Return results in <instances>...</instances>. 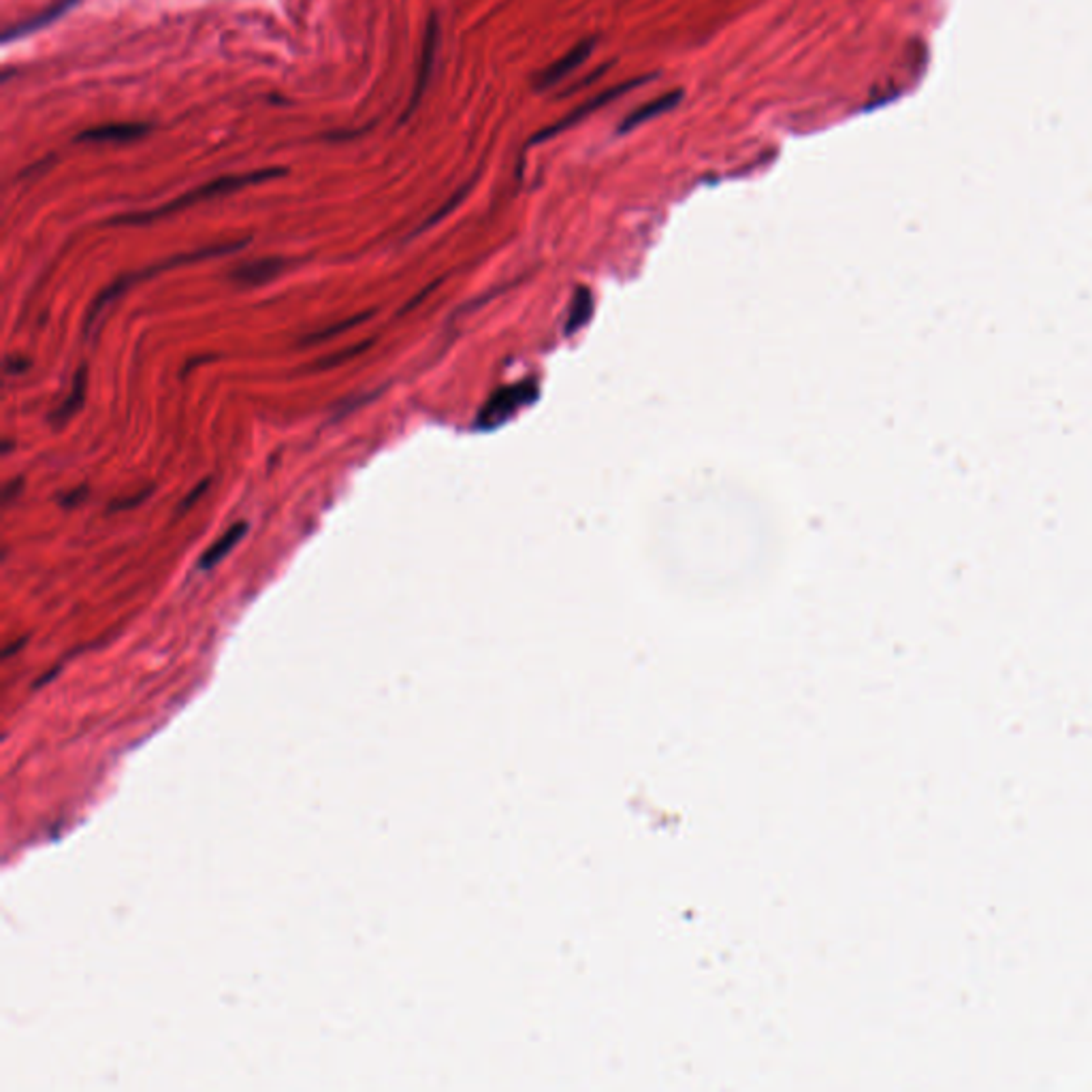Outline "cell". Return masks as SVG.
Returning <instances> with one entry per match:
<instances>
[{"label":"cell","instance_id":"obj_1","mask_svg":"<svg viewBox=\"0 0 1092 1092\" xmlns=\"http://www.w3.org/2000/svg\"><path fill=\"white\" fill-rule=\"evenodd\" d=\"M282 176H286L284 169H261V171L244 173V176L218 177V179H214V182H207V184H203L199 188H194V191L186 192V194H182V197H177V199H173L171 203H164V206H161V207L149 209V212L118 216L109 224H148V222L158 220V218L177 214V212H182V209H186V207L197 206V203H201V201H209V199H214V197H222V194L242 191V188H246V186L262 184V182H267V179H276V177H282Z\"/></svg>","mask_w":1092,"mask_h":1092},{"label":"cell","instance_id":"obj_2","mask_svg":"<svg viewBox=\"0 0 1092 1092\" xmlns=\"http://www.w3.org/2000/svg\"><path fill=\"white\" fill-rule=\"evenodd\" d=\"M649 79H651V78L631 79V81H625V84H617V86H613V88L604 90V92H600L598 96H593V99H589V101H587V103H583L581 107H576L574 111H570V114H566V116H563L561 120H557V122H553L551 126H546L545 131H540L538 135H533L532 143H542V141H546V139H553L555 135H560V133H563V131H568L570 126L578 124V122H581V120H585L587 116L596 114V111H598V109H602V107H604V105L613 103L615 99H619V96L628 94L630 90H634L636 86L645 84V81H649Z\"/></svg>","mask_w":1092,"mask_h":1092},{"label":"cell","instance_id":"obj_3","mask_svg":"<svg viewBox=\"0 0 1092 1092\" xmlns=\"http://www.w3.org/2000/svg\"><path fill=\"white\" fill-rule=\"evenodd\" d=\"M438 39H440V24H438V15H432L427 21V28H425V36H423V50H420V63H418V73H417V81H414V90L410 94V103L408 107H405L404 116H402V122H405L417 107L423 101V96L429 88V81H432V73H433V60H435V50H438Z\"/></svg>","mask_w":1092,"mask_h":1092},{"label":"cell","instance_id":"obj_4","mask_svg":"<svg viewBox=\"0 0 1092 1092\" xmlns=\"http://www.w3.org/2000/svg\"><path fill=\"white\" fill-rule=\"evenodd\" d=\"M593 48H596V41L593 39H585L581 43H576L574 48L566 51V56L555 60V63L548 64L546 69H542L540 75H536V79H533V88L548 90V88H553L555 84H560L563 78H568L572 71H576L578 66H581L585 60L591 56Z\"/></svg>","mask_w":1092,"mask_h":1092},{"label":"cell","instance_id":"obj_5","mask_svg":"<svg viewBox=\"0 0 1092 1092\" xmlns=\"http://www.w3.org/2000/svg\"><path fill=\"white\" fill-rule=\"evenodd\" d=\"M681 99H683V90H674V92H666V94L658 96V99L645 103L643 107L634 109L628 118L623 120L621 126H619V133H630V131H634V128H638L640 124H645L653 118L666 114V111L674 109L676 105L681 103Z\"/></svg>","mask_w":1092,"mask_h":1092},{"label":"cell","instance_id":"obj_6","mask_svg":"<svg viewBox=\"0 0 1092 1092\" xmlns=\"http://www.w3.org/2000/svg\"><path fill=\"white\" fill-rule=\"evenodd\" d=\"M152 131L149 124H105L78 135V141H133Z\"/></svg>","mask_w":1092,"mask_h":1092},{"label":"cell","instance_id":"obj_7","mask_svg":"<svg viewBox=\"0 0 1092 1092\" xmlns=\"http://www.w3.org/2000/svg\"><path fill=\"white\" fill-rule=\"evenodd\" d=\"M79 0H58L50 7V9L41 11L39 15H35V18H30L24 24H18L11 30H7L5 33V41H11V39H18V36H26V35H33L36 30H41L45 26H50L51 21H56L63 18L66 11H71L75 5H78Z\"/></svg>","mask_w":1092,"mask_h":1092},{"label":"cell","instance_id":"obj_8","mask_svg":"<svg viewBox=\"0 0 1092 1092\" xmlns=\"http://www.w3.org/2000/svg\"><path fill=\"white\" fill-rule=\"evenodd\" d=\"M246 532H248V525L246 523H235V525H233L231 530L227 533H224V536L218 538L214 542V545L209 546L206 553H203L199 566L203 570H209V568H214L216 563H220L224 560V557H227L233 551V546H235L237 542L244 538Z\"/></svg>","mask_w":1092,"mask_h":1092},{"label":"cell","instance_id":"obj_9","mask_svg":"<svg viewBox=\"0 0 1092 1092\" xmlns=\"http://www.w3.org/2000/svg\"><path fill=\"white\" fill-rule=\"evenodd\" d=\"M86 384H88V369L81 367L79 372H78V376H75V380H73L71 395L64 399V404L60 405V408L54 414H51V420H54V423H58V425L60 423H66V420H69L73 417V414L78 412L81 408V405H84V402H86Z\"/></svg>","mask_w":1092,"mask_h":1092},{"label":"cell","instance_id":"obj_10","mask_svg":"<svg viewBox=\"0 0 1092 1092\" xmlns=\"http://www.w3.org/2000/svg\"><path fill=\"white\" fill-rule=\"evenodd\" d=\"M282 267H284V261H280V259L256 261V262H250V265L237 269L235 274H233V277H235V280H242L246 284H261V282L269 280L271 276H276Z\"/></svg>","mask_w":1092,"mask_h":1092},{"label":"cell","instance_id":"obj_11","mask_svg":"<svg viewBox=\"0 0 1092 1092\" xmlns=\"http://www.w3.org/2000/svg\"><path fill=\"white\" fill-rule=\"evenodd\" d=\"M367 316H369V312H367V314H359V316H352V319H350V320H344V322H337V325H335V327H331V329H325V331H319V333H316V335H310V337H305V344H314V342H322V340H331V337H335V335H337V333H340V331H348V329H352V327H355V325H361V322H363V320H367Z\"/></svg>","mask_w":1092,"mask_h":1092},{"label":"cell","instance_id":"obj_12","mask_svg":"<svg viewBox=\"0 0 1092 1092\" xmlns=\"http://www.w3.org/2000/svg\"><path fill=\"white\" fill-rule=\"evenodd\" d=\"M367 346H372V342H365V344L352 346V348H348V350H346V352H340V355H333V357H329V359H322V361H319V365H320V367H327V369H329V367H337V365H340V363H344V361H348V359H352V357H357L359 352H363V350L367 348Z\"/></svg>","mask_w":1092,"mask_h":1092}]
</instances>
